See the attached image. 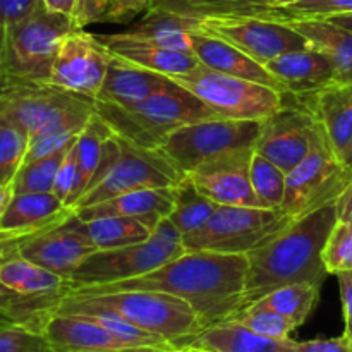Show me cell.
Listing matches in <instances>:
<instances>
[{
    "label": "cell",
    "instance_id": "1",
    "mask_svg": "<svg viewBox=\"0 0 352 352\" xmlns=\"http://www.w3.org/2000/svg\"><path fill=\"white\" fill-rule=\"evenodd\" d=\"M246 254L184 251L179 258L141 277L107 285H88L72 296H98L119 291H160L184 299L203 325L227 322L246 308ZM69 296V294H67Z\"/></svg>",
    "mask_w": 352,
    "mask_h": 352
},
{
    "label": "cell",
    "instance_id": "2",
    "mask_svg": "<svg viewBox=\"0 0 352 352\" xmlns=\"http://www.w3.org/2000/svg\"><path fill=\"white\" fill-rule=\"evenodd\" d=\"M336 223V203H330L294 220L287 229L248 253L246 306L284 285L322 287L329 277L323 248Z\"/></svg>",
    "mask_w": 352,
    "mask_h": 352
},
{
    "label": "cell",
    "instance_id": "3",
    "mask_svg": "<svg viewBox=\"0 0 352 352\" xmlns=\"http://www.w3.org/2000/svg\"><path fill=\"white\" fill-rule=\"evenodd\" d=\"M95 107L113 133L150 150H158L174 131L186 124L219 117L198 96L174 81L136 105L95 102Z\"/></svg>",
    "mask_w": 352,
    "mask_h": 352
},
{
    "label": "cell",
    "instance_id": "4",
    "mask_svg": "<svg viewBox=\"0 0 352 352\" xmlns=\"http://www.w3.org/2000/svg\"><path fill=\"white\" fill-rule=\"evenodd\" d=\"M186 175L158 150L138 146L113 133L103 144L100 165L72 210L107 201L124 192L174 188Z\"/></svg>",
    "mask_w": 352,
    "mask_h": 352
},
{
    "label": "cell",
    "instance_id": "5",
    "mask_svg": "<svg viewBox=\"0 0 352 352\" xmlns=\"http://www.w3.org/2000/svg\"><path fill=\"white\" fill-rule=\"evenodd\" d=\"M0 112L16 120L30 138L60 129H85L96 113L95 98L50 82L10 79L0 93Z\"/></svg>",
    "mask_w": 352,
    "mask_h": 352
},
{
    "label": "cell",
    "instance_id": "6",
    "mask_svg": "<svg viewBox=\"0 0 352 352\" xmlns=\"http://www.w3.org/2000/svg\"><path fill=\"white\" fill-rule=\"evenodd\" d=\"M184 251L182 234L170 219H165L158 223L150 239L143 243L113 250H98L86 256L72 272V291L88 285L116 284L141 277L179 258Z\"/></svg>",
    "mask_w": 352,
    "mask_h": 352
},
{
    "label": "cell",
    "instance_id": "7",
    "mask_svg": "<svg viewBox=\"0 0 352 352\" xmlns=\"http://www.w3.org/2000/svg\"><path fill=\"white\" fill-rule=\"evenodd\" d=\"M76 298L117 313L133 325L160 337L177 349L184 347L205 329L192 306L168 292L119 291Z\"/></svg>",
    "mask_w": 352,
    "mask_h": 352
},
{
    "label": "cell",
    "instance_id": "8",
    "mask_svg": "<svg viewBox=\"0 0 352 352\" xmlns=\"http://www.w3.org/2000/svg\"><path fill=\"white\" fill-rule=\"evenodd\" d=\"M79 30L74 17L41 6L6 30L3 74L16 81L48 82L60 41Z\"/></svg>",
    "mask_w": 352,
    "mask_h": 352
},
{
    "label": "cell",
    "instance_id": "9",
    "mask_svg": "<svg viewBox=\"0 0 352 352\" xmlns=\"http://www.w3.org/2000/svg\"><path fill=\"white\" fill-rule=\"evenodd\" d=\"M294 222L282 210L219 205L205 227L182 237L186 251L248 254Z\"/></svg>",
    "mask_w": 352,
    "mask_h": 352
},
{
    "label": "cell",
    "instance_id": "10",
    "mask_svg": "<svg viewBox=\"0 0 352 352\" xmlns=\"http://www.w3.org/2000/svg\"><path fill=\"white\" fill-rule=\"evenodd\" d=\"M170 79L223 119L263 120L277 112L285 98V93L270 86L222 74L201 64Z\"/></svg>",
    "mask_w": 352,
    "mask_h": 352
},
{
    "label": "cell",
    "instance_id": "11",
    "mask_svg": "<svg viewBox=\"0 0 352 352\" xmlns=\"http://www.w3.org/2000/svg\"><path fill=\"white\" fill-rule=\"evenodd\" d=\"M351 182L352 172L333 151L322 126L309 153L287 174L280 210L289 219H302L322 206L336 203Z\"/></svg>",
    "mask_w": 352,
    "mask_h": 352
},
{
    "label": "cell",
    "instance_id": "12",
    "mask_svg": "<svg viewBox=\"0 0 352 352\" xmlns=\"http://www.w3.org/2000/svg\"><path fill=\"white\" fill-rule=\"evenodd\" d=\"M260 134V120H232L223 117L186 124L158 148L184 175L210 158L227 150L254 146Z\"/></svg>",
    "mask_w": 352,
    "mask_h": 352
},
{
    "label": "cell",
    "instance_id": "13",
    "mask_svg": "<svg viewBox=\"0 0 352 352\" xmlns=\"http://www.w3.org/2000/svg\"><path fill=\"white\" fill-rule=\"evenodd\" d=\"M199 30L229 41L261 65L292 50L309 47L305 36L285 21L256 14L208 16L199 19Z\"/></svg>",
    "mask_w": 352,
    "mask_h": 352
},
{
    "label": "cell",
    "instance_id": "14",
    "mask_svg": "<svg viewBox=\"0 0 352 352\" xmlns=\"http://www.w3.org/2000/svg\"><path fill=\"white\" fill-rule=\"evenodd\" d=\"M320 127L322 124L309 103L302 96L285 93L280 109L260 120L254 151L289 174L309 153Z\"/></svg>",
    "mask_w": 352,
    "mask_h": 352
},
{
    "label": "cell",
    "instance_id": "15",
    "mask_svg": "<svg viewBox=\"0 0 352 352\" xmlns=\"http://www.w3.org/2000/svg\"><path fill=\"white\" fill-rule=\"evenodd\" d=\"M110 54L95 34L74 30L60 41L48 82L95 98L105 79Z\"/></svg>",
    "mask_w": 352,
    "mask_h": 352
},
{
    "label": "cell",
    "instance_id": "16",
    "mask_svg": "<svg viewBox=\"0 0 352 352\" xmlns=\"http://www.w3.org/2000/svg\"><path fill=\"white\" fill-rule=\"evenodd\" d=\"M253 153L254 146L227 150L189 172L188 177L201 195L219 205L260 206L251 186Z\"/></svg>",
    "mask_w": 352,
    "mask_h": 352
},
{
    "label": "cell",
    "instance_id": "17",
    "mask_svg": "<svg viewBox=\"0 0 352 352\" xmlns=\"http://www.w3.org/2000/svg\"><path fill=\"white\" fill-rule=\"evenodd\" d=\"M95 251L98 250L82 232L81 220L74 212L64 222L47 227L19 246L21 256L67 280L76 267Z\"/></svg>",
    "mask_w": 352,
    "mask_h": 352
},
{
    "label": "cell",
    "instance_id": "18",
    "mask_svg": "<svg viewBox=\"0 0 352 352\" xmlns=\"http://www.w3.org/2000/svg\"><path fill=\"white\" fill-rule=\"evenodd\" d=\"M40 333L52 352H177L175 347H138L124 342L85 315L52 311Z\"/></svg>",
    "mask_w": 352,
    "mask_h": 352
},
{
    "label": "cell",
    "instance_id": "19",
    "mask_svg": "<svg viewBox=\"0 0 352 352\" xmlns=\"http://www.w3.org/2000/svg\"><path fill=\"white\" fill-rule=\"evenodd\" d=\"M174 201L175 186L174 188H150L124 192L107 201L72 210V212L81 220H91L98 217H127L155 230L162 220L168 219L174 208Z\"/></svg>",
    "mask_w": 352,
    "mask_h": 352
},
{
    "label": "cell",
    "instance_id": "20",
    "mask_svg": "<svg viewBox=\"0 0 352 352\" xmlns=\"http://www.w3.org/2000/svg\"><path fill=\"white\" fill-rule=\"evenodd\" d=\"M191 54L195 55L199 64L212 71L260 82V85L270 86V88L285 93L265 65L230 45L229 41L205 33L199 28L191 31Z\"/></svg>",
    "mask_w": 352,
    "mask_h": 352
},
{
    "label": "cell",
    "instance_id": "21",
    "mask_svg": "<svg viewBox=\"0 0 352 352\" xmlns=\"http://www.w3.org/2000/svg\"><path fill=\"white\" fill-rule=\"evenodd\" d=\"M95 38L116 57L138 65V67L168 76V78L184 74L199 65L191 52L160 47V45L150 43V41L126 36L124 33L95 34Z\"/></svg>",
    "mask_w": 352,
    "mask_h": 352
},
{
    "label": "cell",
    "instance_id": "22",
    "mask_svg": "<svg viewBox=\"0 0 352 352\" xmlns=\"http://www.w3.org/2000/svg\"><path fill=\"white\" fill-rule=\"evenodd\" d=\"M265 67L289 95H313L333 85V69L329 58L313 47L282 54Z\"/></svg>",
    "mask_w": 352,
    "mask_h": 352
},
{
    "label": "cell",
    "instance_id": "23",
    "mask_svg": "<svg viewBox=\"0 0 352 352\" xmlns=\"http://www.w3.org/2000/svg\"><path fill=\"white\" fill-rule=\"evenodd\" d=\"M170 82L172 79L168 76L138 67L110 54L109 69L95 102L119 107L136 105Z\"/></svg>",
    "mask_w": 352,
    "mask_h": 352
},
{
    "label": "cell",
    "instance_id": "24",
    "mask_svg": "<svg viewBox=\"0 0 352 352\" xmlns=\"http://www.w3.org/2000/svg\"><path fill=\"white\" fill-rule=\"evenodd\" d=\"M0 282L21 298L52 302L54 306L72 291L71 280L26 260L19 253L2 261Z\"/></svg>",
    "mask_w": 352,
    "mask_h": 352
},
{
    "label": "cell",
    "instance_id": "25",
    "mask_svg": "<svg viewBox=\"0 0 352 352\" xmlns=\"http://www.w3.org/2000/svg\"><path fill=\"white\" fill-rule=\"evenodd\" d=\"M179 351L203 352H299L296 340L268 339L258 336L241 323L227 320L217 325L206 327L201 333L189 340Z\"/></svg>",
    "mask_w": 352,
    "mask_h": 352
},
{
    "label": "cell",
    "instance_id": "26",
    "mask_svg": "<svg viewBox=\"0 0 352 352\" xmlns=\"http://www.w3.org/2000/svg\"><path fill=\"white\" fill-rule=\"evenodd\" d=\"M285 23L305 36L309 47L329 58L333 69V85H352V31L316 17Z\"/></svg>",
    "mask_w": 352,
    "mask_h": 352
},
{
    "label": "cell",
    "instance_id": "27",
    "mask_svg": "<svg viewBox=\"0 0 352 352\" xmlns=\"http://www.w3.org/2000/svg\"><path fill=\"white\" fill-rule=\"evenodd\" d=\"M71 213L72 210L54 192H12L0 217V230L41 232L64 222Z\"/></svg>",
    "mask_w": 352,
    "mask_h": 352
},
{
    "label": "cell",
    "instance_id": "28",
    "mask_svg": "<svg viewBox=\"0 0 352 352\" xmlns=\"http://www.w3.org/2000/svg\"><path fill=\"white\" fill-rule=\"evenodd\" d=\"M302 98L316 113L340 158L352 138V85H330Z\"/></svg>",
    "mask_w": 352,
    "mask_h": 352
},
{
    "label": "cell",
    "instance_id": "29",
    "mask_svg": "<svg viewBox=\"0 0 352 352\" xmlns=\"http://www.w3.org/2000/svg\"><path fill=\"white\" fill-rule=\"evenodd\" d=\"M198 26V17L182 16L167 10H148L140 23L122 33L160 47L191 52V31Z\"/></svg>",
    "mask_w": 352,
    "mask_h": 352
},
{
    "label": "cell",
    "instance_id": "30",
    "mask_svg": "<svg viewBox=\"0 0 352 352\" xmlns=\"http://www.w3.org/2000/svg\"><path fill=\"white\" fill-rule=\"evenodd\" d=\"M81 220V219H79ZM81 229L96 250H113L150 239L153 230L127 217H98L81 220Z\"/></svg>",
    "mask_w": 352,
    "mask_h": 352
},
{
    "label": "cell",
    "instance_id": "31",
    "mask_svg": "<svg viewBox=\"0 0 352 352\" xmlns=\"http://www.w3.org/2000/svg\"><path fill=\"white\" fill-rule=\"evenodd\" d=\"M219 203L212 201L196 189V186L186 175L175 186V201L172 213L168 215L170 222L177 227L182 237L196 232L208 223Z\"/></svg>",
    "mask_w": 352,
    "mask_h": 352
},
{
    "label": "cell",
    "instance_id": "32",
    "mask_svg": "<svg viewBox=\"0 0 352 352\" xmlns=\"http://www.w3.org/2000/svg\"><path fill=\"white\" fill-rule=\"evenodd\" d=\"M113 134L112 127L98 116L89 119L85 129L76 140V157H78V170H79V182L78 191H76V201L85 195L88 189L89 182H91L93 175H95L96 168L100 165V158H102L103 144ZM74 201V205H76ZM72 205V206H74Z\"/></svg>",
    "mask_w": 352,
    "mask_h": 352
},
{
    "label": "cell",
    "instance_id": "33",
    "mask_svg": "<svg viewBox=\"0 0 352 352\" xmlns=\"http://www.w3.org/2000/svg\"><path fill=\"white\" fill-rule=\"evenodd\" d=\"M320 289L322 287L313 284L284 285L268 292L256 302L285 316L298 329L311 316L313 309L318 305Z\"/></svg>",
    "mask_w": 352,
    "mask_h": 352
},
{
    "label": "cell",
    "instance_id": "34",
    "mask_svg": "<svg viewBox=\"0 0 352 352\" xmlns=\"http://www.w3.org/2000/svg\"><path fill=\"white\" fill-rule=\"evenodd\" d=\"M30 134L23 126L0 112V186H10L26 162Z\"/></svg>",
    "mask_w": 352,
    "mask_h": 352
},
{
    "label": "cell",
    "instance_id": "35",
    "mask_svg": "<svg viewBox=\"0 0 352 352\" xmlns=\"http://www.w3.org/2000/svg\"><path fill=\"white\" fill-rule=\"evenodd\" d=\"M148 10V0H81L74 21L79 30L98 23H131Z\"/></svg>",
    "mask_w": 352,
    "mask_h": 352
},
{
    "label": "cell",
    "instance_id": "36",
    "mask_svg": "<svg viewBox=\"0 0 352 352\" xmlns=\"http://www.w3.org/2000/svg\"><path fill=\"white\" fill-rule=\"evenodd\" d=\"M287 174L278 165L254 151L251 158V186L261 208L280 210Z\"/></svg>",
    "mask_w": 352,
    "mask_h": 352
},
{
    "label": "cell",
    "instance_id": "37",
    "mask_svg": "<svg viewBox=\"0 0 352 352\" xmlns=\"http://www.w3.org/2000/svg\"><path fill=\"white\" fill-rule=\"evenodd\" d=\"M74 144V143H72ZM69 144L64 150L57 151L54 155H48V157L36 158V160L24 162L23 167L17 172L16 179L12 182V192H52L54 191L55 177H57L58 167H60L62 160H64L65 153L69 151V148L72 146Z\"/></svg>",
    "mask_w": 352,
    "mask_h": 352
},
{
    "label": "cell",
    "instance_id": "38",
    "mask_svg": "<svg viewBox=\"0 0 352 352\" xmlns=\"http://www.w3.org/2000/svg\"><path fill=\"white\" fill-rule=\"evenodd\" d=\"M230 320L241 323V325L250 329L251 332L258 333V336L268 337V339H291V333L296 330V327L285 316L278 315L274 309L265 308L258 302L246 306Z\"/></svg>",
    "mask_w": 352,
    "mask_h": 352
},
{
    "label": "cell",
    "instance_id": "39",
    "mask_svg": "<svg viewBox=\"0 0 352 352\" xmlns=\"http://www.w3.org/2000/svg\"><path fill=\"white\" fill-rule=\"evenodd\" d=\"M352 12V0H305L284 7H268L256 12V16L272 17V19H311V17H329L333 14Z\"/></svg>",
    "mask_w": 352,
    "mask_h": 352
},
{
    "label": "cell",
    "instance_id": "40",
    "mask_svg": "<svg viewBox=\"0 0 352 352\" xmlns=\"http://www.w3.org/2000/svg\"><path fill=\"white\" fill-rule=\"evenodd\" d=\"M323 263L329 275L352 270V226L340 222L333 226L325 248H323Z\"/></svg>",
    "mask_w": 352,
    "mask_h": 352
},
{
    "label": "cell",
    "instance_id": "41",
    "mask_svg": "<svg viewBox=\"0 0 352 352\" xmlns=\"http://www.w3.org/2000/svg\"><path fill=\"white\" fill-rule=\"evenodd\" d=\"M274 0H189V16H230V14H256L272 7Z\"/></svg>",
    "mask_w": 352,
    "mask_h": 352
},
{
    "label": "cell",
    "instance_id": "42",
    "mask_svg": "<svg viewBox=\"0 0 352 352\" xmlns=\"http://www.w3.org/2000/svg\"><path fill=\"white\" fill-rule=\"evenodd\" d=\"M0 352H50L38 330L21 323H0Z\"/></svg>",
    "mask_w": 352,
    "mask_h": 352
},
{
    "label": "cell",
    "instance_id": "43",
    "mask_svg": "<svg viewBox=\"0 0 352 352\" xmlns=\"http://www.w3.org/2000/svg\"><path fill=\"white\" fill-rule=\"evenodd\" d=\"M79 170H78V157H76V141L69 151L65 153L60 167H58L57 177L54 184V195L65 203L72 210L76 201V191H78Z\"/></svg>",
    "mask_w": 352,
    "mask_h": 352
},
{
    "label": "cell",
    "instance_id": "44",
    "mask_svg": "<svg viewBox=\"0 0 352 352\" xmlns=\"http://www.w3.org/2000/svg\"><path fill=\"white\" fill-rule=\"evenodd\" d=\"M43 6V0H0V26L3 30L26 19Z\"/></svg>",
    "mask_w": 352,
    "mask_h": 352
},
{
    "label": "cell",
    "instance_id": "45",
    "mask_svg": "<svg viewBox=\"0 0 352 352\" xmlns=\"http://www.w3.org/2000/svg\"><path fill=\"white\" fill-rule=\"evenodd\" d=\"M296 347L299 352H352V342L346 336L336 337V339H316L298 342Z\"/></svg>",
    "mask_w": 352,
    "mask_h": 352
},
{
    "label": "cell",
    "instance_id": "46",
    "mask_svg": "<svg viewBox=\"0 0 352 352\" xmlns=\"http://www.w3.org/2000/svg\"><path fill=\"white\" fill-rule=\"evenodd\" d=\"M339 280L340 287V299H342V309H344V336L352 342V270L340 272L336 275Z\"/></svg>",
    "mask_w": 352,
    "mask_h": 352
},
{
    "label": "cell",
    "instance_id": "47",
    "mask_svg": "<svg viewBox=\"0 0 352 352\" xmlns=\"http://www.w3.org/2000/svg\"><path fill=\"white\" fill-rule=\"evenodd\" d=\"M38 232H23V230H0V263L7 258L19 253V246L26 239Z\"/></svg>",
    "mask_w": 352,
    "mask_h": 352
},
{
    "label": "cell",
    "instance_id": "48",
    "mask_svg": "<svg viewBox=\"0 0 352 352\" xmlns=\"http://www.w3.org/2000/svg\"><path fill=\"white\" fill-rule=\"evenodd\" d=\"M148 10H167L189 16V0H148Z\"/></svg>",
    "mask_w": 352,
    "mask_h": 352
},
{
    "label": "cell",
    "instance_id": "49",
    "mask_svg": "<svg viewBox=\"0 0 352 352\" xmlns=\"http://www.w3.org/2000/svg\"><path fill=\"white\" fill-rule=\"evenodd\" d=\"M337 220L352 226V182L344 189L342 195L336 199Z\"/></svg>",
    "mask_w": 352,
    "mask_h": 352
},
{
    "label": "cell",
    "instance_id": "50",
    "mask_svg": "<svg viewBox=\"0 0 352 352\" xmlns=\"http://www.w3.org/2000/svg\"><path fill=\"white\" fill-rule=\"evenodd\" d=\"M81 0H43V6L54 12L65 14V16L76 17Z\"/></svg>",
    "mask_w": 352,
    "mask_h": 352
},
{
    "label": "cell",
    "instance_id": "51",
    "mask_svg": "<svg viewBox=\"0 0 352 352\" xmlns=\"http://www.w3.org/2000/svg\"><path fill=\"white\" fill-rule=\"evenodd\" d=\"M318 19V17H316ZM322 19L330 21V23L337 24L340 28H346V30L352 31V12H346V14H333V16L329 17H322Z\"/></svg>",
    "mask_w": 352,
    "mask_h": 352
},
{
    "label": "cell",
    "instance_id": "52",
    "mask_svg": "<svg viewBox=\"0 0 352 352\" xmlns=\"http://www.w3.org/2000/svg\"><path fill=\"white\" fill-rule=\"evenodd\" d=\"M3 50H6V30L0 26V86L7 82V76L3 74Z\"/></svg>",
    "mask_w": 352,
    "mask_h": 352
},
{
    "label": "cell",
    "instance_id": "53",
    "mask_svg": "<svg viewBox=\"0 0 352 352\" xmlns=\"http://www.w3.org/2000/svg\"><path fill=\"white\" fill-rule=\"evenodd\" d=\"M10 196H12V188L10 186H0V217H2L7 203H9Z\"/></svg>",
    "mask_w": 352,
    "mask_h": 352
},
{
    "label": "cell",
    "instance_id": "54",
    "mask_svg": "<svg viewBox=\"0 0 352 352\" xmlns=\"http://www.w3.org/2000/svg\"><path fill=\"white\" fill-rule=\"evenodd\" d=\"M340 160H342L344 165H346V167L352 172V138H351L349 144H347V148H346V150H344V153H342V157H340Z\"/></svg>",
    "mask_w": 352,
    "mask_h": 352
},
{
    "label": "cell",
    "instance_id": "55",
    "mask_svg": "<svg viewBox=\"0 0 352 352\" xmlns=\"http://www.w3.org/2000/svg\"><path fill=\"white\" fill-rule=\"evenodd\" d=\"M0 323H14V322H12V320H10V318H9V316H7V315H6V313H3V311H2V309H0Z\"/></svg>",
    "mask_w": 352,
    "mask_h": 352
},
{
    "label": "cell",
    "instance_id": "56",
    "mask_svg": "<svg viewBox=\"0 0 352 352\" xmlns=\"http://www.w3.org/2000/svg\"><path fill=\"white\" fill-rule=\"evenodd\" d=\"M7 82H9V79H7ZM7 82H6V85H2V86H0V93L3 91V88H6V86H7Z\"/></svg>",
    "mask_w": 352,
    "mask_h": 352
},
{
    "label": "cell",
    "instance_id": "57",
    "mask_svg": "<svg viewBox=\"0 0 352 352\" xmlns=\"http://www.w3.org/2000/svg\"><path fill=\"white\" fill-rule=\"evenodd\" d=\"M182 352H203V351H182Z\"/></svg>",
    "mask_w": 352,
    "mask_h": 352
},
{
    "label": "cell",
    "instance_id": "58",
    "mask_svg": "<svg viewBox=\"0 0 352 352\" xmlns=\"http://www.w3.org/2000/svg\"><path fill=\"white\" fill-rule=\"evenodd\" d=\"M177 352H182V351H177Z\"/></svg>",
    "mask_w": 352,
    "mask_h": 352
},
{
    "label": "cell",
    "instance_id": "59",
    "mask_svg": "<svg viewBox=\"0 0 352 352\" xmlns=\"http://www.w3.org/2000/svg\"><path fill=\"white\" fill-rule=\"evenodd\" d=\"M50 352H52V351H50Z\"/></svg>",
    "mask_w": 352,
    "mask_h": 352
}]
</instances>
